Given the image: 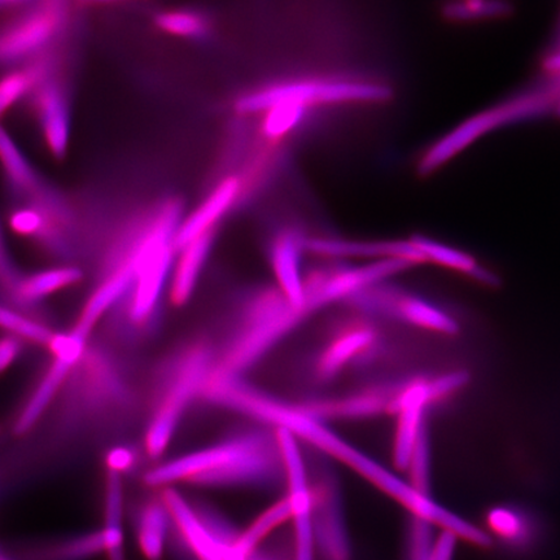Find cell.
I'll return each instance as SVG.
<instances>
[{"mask_svg": "<svg viewBox=\"0 0 560 560\" xmlns=\"http://www.w3.org/2000/svg\"><path fill=\"white\" fill-rule=\"evenodd\" d=\"M202 401L240 412L258 423L271 425L275 430H289L307 446L352 468L370 485L409 510L412 516L438 525L462 540L481 548L492 544L485 530L440 505L432 497L417 492L408 480L401 479L359 447L348 443L326 423L301 415L293 402L269 395L268 392L249 384L245 377L213 376L202 392Z\"/></svg>", "mask_w": 560, "mask_h": 560, "instance_id": "1", "label": "cell"}, {"mask_svg": "<svg viewBox=\"0 0 560 560\" xmlns=\"http://www.w3.org/2000/svg\"><path fill=\"white\" fill-rule=\"evenodd\" d=\"M140 402L136 375L115 346L91 339L47 412V443L66 450L122 429Z\"/></svg>", "mask_w": 560, "mask_h": 560, "instance_id": "2", "label": "cell"}, {"mask_svg": "<svg viewBox=\"0 0 560 560\" xmlns=\"http://www.w3.org/2000/svg\"><path fill=\"white\" fill-rule=\"evenodd\" d=\"M177 219L178 209H166L142 240L121 257L136 269L137 278L128 295L109 313L108 336L116 346L143 345L156 335L163 324L161 303L167 280L173 275L174 236L179 228Z\"/></svg>", "mask_w": 560, "mask_h": 560, "instance_id": "3", "label": "cell"}, {"mask_svg": "<svg viewBox=\"0 0 560 560\" xmlns=\"http://www.w3.org/2000/svg\"><path fill=\"white\" fill-rule=\"evenodd\" d=\"M219 357L217 342L208 335L191 336L175 345L153 369L147 387V420L143 450L151 460L164 457L182 418L200 400Z\"/></svg>", "mask_w": 560, "mask_h": 560, "instance_id": "4", "label": "cell"}, {"mask_svg": "<svg viewBox=\"0 0 560 560\" xmlns=\"http://www.w3.org/2000/svg\"><path fill=\"white\" fill-rule=\"evenodd\" d=\"M307 318L278 287H261L237 307L225 339L217 345L213 374L245 377L285 336Z\"/></svg>", "mask_w": 560, "mask_h": 560, "instance_id": "5", "label": "cell"}, {"mask_svg": "<svg viewBox=\"0 0 560 560\" xmlns=\"http://www.w3.org/2000/svg\"><path fill=\"white\" fill-rule=\"evenodd\" d=\"M557 100L558 102L560 100V74H557L549 85L537 90L536 93L517 96L513 101L468 118L424 153L422 160L419 161V173L425 177V175L436 172L439 167L490 130L510 122L525 120V118L548 114L549 109H556Z\"/></svg>", "mask_w": 560, "mask_h": 560, "instance_id": "6", "label": "cell"}, {"mask_svg": "<svg viewBox=\"0 0 560 560\" xmlns=\"http://www.w3.org/2000/svg\"><path fill=\"white\" fill-rule=\"evenodd\" d=\"M285 482L277 433L266 429L241 431L240 450L220 467L195 476L186 485L198 488L276 487Z\"/></svg>", "mask_w": 560, "mask_h": 560, "instance_id": "7", "label": "cell"}, {"mask_svg": "<svg viewBox=\"0 0 560 560\" xmlns=\"http://www.w3.org/2000/svg\"><path fill=\"white\" fill-rule=\"evenodd\" d=\"M310 471L315 546L326 560H349L350 546L338 472L330 458L313 450Z\"/></svg>", "mask_w": 560, "mask_h": 560, "instance_id": "8", "label": "cell"}, {"mask_svg": "<svg viewBox=\"0 0 560 560\" xmlns=\"http://www.w3.org/2000/svg\"><path fill=\"white\" fill-rule=\"evenodd\" d=\"M385 353L383 336L373 319L354 314L342 320L328 336L312 363V381L331 383L350 368L373 366Z\"/></svg>", "mask_w": 560, "mask_h": 560, "instance_id": "9", "label": "cell"}, {"mask_svg": "<svg viewBox=\"0 0 560 560\" xmlns=\"http://www.w3.org/2000/svg\"><path fill=\"white\" fill-rule=\"evenodd\" d=\"M415 268L402 260H376L362 266H327L313 269L303 278V303L301 310L311 317L315 312L335 303H345L357 292L385 279Z\"/></svg>", "mask_w": 560, "mask_h": 560, "instance_id": "10", "label": "cell"}, {"mask_svg": "<svg viewBox=\"0 0 560 560\" xmlns=\"http://www.w3.org/2000/svg\"><path fill=\"white\" fill-rule=\"evenodd\" d=\"M392 96L387 86L349 81H300L270 86L244 95L236 102L242 114H256L282 103L300 105L345 102H383Z\"/></svg>", "mask_w": 560, "mask_h": 560, "instance_id": "11", "label": "cell"}, {"mask_svg": "<svg viewBox=\"0 0 560 560\" xmlns=\"http://www.w3.org/2000/svg\"><path fill=\"white\" fill-rule=\"evenodd\" d=\"M404 383L405 376L365 385L347 395L307 397L293 405L301 415L324 423L328 420H360L390 416Z\"/></svg>", "mask_w": 560, "mask_h": 560, "instance_id": "12", "label": "cell"}, {"mask_svg": "<svg viewBox=\"0 0 560 560\" xmlns=\"http://www.w3.org/2000/svg\"><path fill=\"white\" fill-rule=\"evenodd\" d=\"M285 468L287 497L295 528V560H314L315 538L310 471L299 440L289 430H276Z\"/></svg>", "mask_w": 560, "mask_h": 560, "instance_id": "13", "label": "cell"}, {"mask_svg": "<svg viewBox=\"0 0 560 560\" xmlns=\"http://www.w3.org/2000/svg\"><path fill=\"white\" fill-rule=\"evenodd\" d=\"M80 360L72 357L54 355L50 366L45 371L40 382L35 385L32 395L21 406L18 416L12 422V433L18 438H25L37 429L42 419L47 416L58 398L70 371Z\"/></svg>", "mask_w": 560, "mask_h": 560, "instance_id": "14", "label": "cell"}, {"mask_svg": "<svg viewBox=\"0 0 560 560\" xmlns=\"http://www.w3.org/2000/svg\"><path fill=\"white\" fill-rule=\"evenodd\" d=\"M161 501L170 511L173 530L182 545L198 560H223V551L209 535L190 501L174 487L161 489Z\"/></svg>", "mask_w": 560, "mask_h": 560, "instance_id": "15", "label": "cell"}, {"mask_svg": "<svg viewBox=\"0 0 560 560\" xmlns=\"http://www.w3.org/2000/svg\"><path fill=\"white\" fill-rule=\"evenodd\" d=\"M304 249L327 258H380L402 260L415 266L425 264V258L411 241L349 242L328 237H305Z\"/></svg>", "mask_w": 560, "mask_h": 560, "instance_id": "16", "label": "cell"}, {"mask_svg": "<svg viewBox=\"0 0 560 560\" xmlns=\"http://www.w3.org/2000/svg\"><path fill=\"white\" fill-rule=\"evenodd\" d=\"M242 192V184L237 178H228L221 182L219 187L209 195V198L202 202L199 209L182 222L177 233L174 236L175 250H182L188 244L200 236L214 231L215 223L221 217L235 205Z\"/></svg>", "mask_w": 560, "mask_h": 560, "instance_id": "17", "label": "cell"}, {"mask_svg": "<svg viewBox=\"0 0 560 560\" xmlns=\"http://www.w3.org/2000/svg\"><path fill=\"white\" fill-rule=\"evenodd\" d=\"M60 11H39L0 35V60L21 58L37 50L58 30Z\"/></svg>", "mask_w": 560, "mask_h": 560, "instance_id": "18", "label": "cell"}, {"mask_svg": "<svg viewBox=\"0 0 560 560\" xmlns=\"http://www.w3.org/2000/svg\"><path fill=\"white\" fill-rule=\"evenodd\" d=\"M305 237L295 231H284L271 245L270 261L278 282V289L298 307L303 303V275L300 257Z\"/></svg>", "mask_w": 560, "mask_h": 560, "instance_id": "19", "label": "cell"}, {"mask_svg": "<svg viewBox=\"0 0 560 560\" xmlns=\"http://www.w3.org/2000/svg\"><path fill=\"white\" fill-rule=\"evenodd\" d=\"M82 278V270L75 266H62L24 277L19 287V312L48 325L45 315L38 312L40 301L67 287L80 283Z\"/></svg>", "mask_w": 560, "mask_h": 560, "instance_id": "20", "label": "cell"}, {"mask_svg": "<svg viewBox=\"0 0 560 560\" xmlns=\"http://www.w3.org/2000/svg\"><path fill=\"white\" fill-rule=\"evenodd\" d=\"M213 242L214 231H210L180 250L170 285V301L173 306H185L191 300Z\"/></svg>", "mask_w": 560, "mask_h": 560, "instance_id": "21", "label": "cell"}, {"mask_svg": "<svg viewBox=\"0 0 560 560\" xmlns=\"http://www.w3.org/2000/svg\"><path fill=\"white\" fill-rule=\"evenodd\" d=\"M390 320L401 322L422 330L454 335L459 330L457 320L429 301L400 291L390 312Z\"/></svg>", "mask_w": 560, "mask_h": 560, "instance_id": "22", "label": "cell"}, {"mask_svg": "<svg viewBox=\"0 0 560 560\" xmlns=\"http://www.w3.org/2000/svg\"><path fill=\"white\" fill-rule=\"evenodd\" d=\"M136 528L143 556L149 560H161L173 528L170 511L161 499L147 501L140 506Z\"/></svg>", "mask_w": 560, "mask_h": 560, "instance_id": "23", "label": "cell"}, {"mask_svg": "<svg viewBox=\"0 0 560 560\" xmlns=\"http://www.w3.org/2000/svg\"><path fill=\"white\" fill-rule=\"evenodd\" d=\"M289 520H292V506L289 497L285 495L277 501L275 505L266 509L260 516L249 524L248 528L241 532L234 545L226 551L223 560H248L255 555L264 538Z\"/></svg>", "mask_w": 560, "mask_h": 560, "instance_id": "24", "label": "cell"}, {"mask_svg": "<svg viewBox=\"0 0 560 560\" xmlns=\"http://www.w3.org/2000/svg\"><path fill=\"white\" fill-rule=\"evenodd\" d=\"M103 537L110 560H124V485L122 475L107 470L105 478Z\"/></svg>", "mask_w": 560, "mask_h": 560, "instance_id": "25", "label": "cell"}, {"mask_svg": "<svg viewBox=\"0 0 560 560\" xmlns=\"http://www.w3.org/2000/svg\"><path fill=\"white\" fill-rule=\"evenodd\" d=\"M40 115L48 147L56 158L65 156L69 140V112L58 89L45 90L40 97Z\"/></svg>", "mask_w": 560, "mask_h": 560, "instance_id": "26", "label": "cell"}, {"mask_svg": "<svg viewBox=\"0 0 560 560\" xmlns=\"http://www.w3.org/2000/svg\"><path fill=\"white\" fill-rule=\"evenodd\" d=\"M0 330L18 336L25 342H33V345L46 348L50 347L58 334L50 326L2 303H0Z\"/></svg>", "mask_w": 560, "mask_h": 560, "instance_id": "27", "label": "cell"}, {"mask_svg": "<svg viewBox=\"0 0 560 560\" xmlns=\"http://www.w3.org/2000/svg\"><path fill=\"white\" fill-rule=\"evenodd\" d=\"M105 551L103 532L70 538L40 549L34 560H83Z\"/></svg>", "mask_w": 560, "mask_h": 560, "instance_id": "28", "label": "cell"}, {"mask_svg": "<svg viewBox=\"0 0 560 560\" xmlns=\"http://www.w3.org/2000/svg\"><path fill=\"white\" fill-rule=\"evenodd\" d=\"M411 242L422 252L427 262L431 261L445 266V268L464 271L468 276H471L474 270L478 268V264L475 262L470 255L452 248L450 245L441 244L431 241L430 237L420 235L412 236Z\"/></svg>", "mask_w": 560, "mask_h": 560, "instance_id": "29", "label": "cell"}, {"mask_svg": "<svg viewBox=\"0 0 560 560\" xmlns=\"http://www.w3.org/2000/svg\"><path fill=\"white\" fill-rule=\"evenodd\" d=\"M408 481L410 486L420 494L432 497L431 494V438L429 423H424L420 430L415 450H412L409 460Z\"/></svg>", "mask_w": 560, "mask_h": 560, "instance_id": "30", "label": "cell"}, {"mask_svg": "<svg viewBox=\"0 0 560 560\" xmlns=\"http://www.w3.org/2000/svg\"><path fill=\"white\" fill-rule=\"evenodd\" d=\"M0 163L15 184L26 188H32L35 185L32 165L27 163L23 152L19 150L18 144L13 142L2 126H0Z\"/></svg>", "mask_w": 560, "mask_h": 560, "instance_id": "31", "label": "cell"}, {"mask_svg": "<svg viewBox=\"0 0 560 560\" xmlns=\"http://www.w3.org/2000/svg\"><path fill=\"white\" fill-rule=\"evenodd\" d=\"M264 132L270 139H279L296 128L304 116L305 107L296 103H282L266 110Z\"/></svg>", "mask_w": 560, "mask_h": 560, "instance_id": "32", "label": "cell"}, {"mask_svg": "<svg viewBox=\"0 0 560 560\" xmlns=\"http://www.w3.org/2000/svg\"><path fill=\"white\" fill-rule=\"evenodd\" d=\"M511 7L503 2H465L451 3L444 7L446 19L455 21H471L508 16Z\"/></svg>", "mask_w": 560, "mask_h": 560, "instance_id": "33", "label": "cell"}, {"mask_svg": "<svg viewBox=\"0 0 560 560\" xmlns=\"http://www.w3.org/2000/svg\"><path fill=\"white\" fill-rule=\"evenodd\" d=\"M24 277L19 275L15 265L11 261L9 250H7L3 240L2 229H0V296L4 300V305L19 312V287Z\"/></svg>", "mask_w": 560, "mask_h": 560, "instance_id": "34", "label": "cell"}, {"mask_svg": "<svg viewBox=\"0 0 560 560\" xmlns=\"http://www.w3.org/2000/svg\"><path fill=\"white\" fill-rule=\"evenodd\" d=\"M161 30L180 37H201L207 33L206 21L191 12H166L158 18Z\"/></svg>", "mask_w": 560, "mask_h": 560, "instance_id": "35", "label": "cell"}, {"mask_svg": "<svg viewBox=\"0 0 560 560\" xmlns=\"http://www.w3.org/2000/svg\"><path fill=\"white\" fill-rule=\"evenodd\" d=\"M488 524L494 534L499 535L511 545L522 546L527 544V540H525L527 530H525L521 517L511 513L510 510H493L492 513L489 514Z\"/></svg>", "mask_w": 560, "mask_h": 560, "instance_id": "36", "label": "cell"}, {"mask_svg": "<svg viewBox=\"0 0 560 560\" xmlns=\"http://www.w3.org/2000/svg\"><path fill=\"white\" fill-rule=\"evenodd\" d=\"M433 525L412 516L409 530V560H430L433 548Z\"/></svg>", "mask_w": 560, "mask_h": 560, "instance_id": "37", "label": "cell"}, {"mask_svg": "<svg viewBox=\"0 0 560 560\" xmlns=\"http://www.w3.org/2000/svg\"><path fill=\"white\" fill-rule=\"evenodd\" d=\"M32 85V75L11 73L0 80V117L23 96Z\"/></svg>", "mask_w": 560, "mask_h": 560, "instance_id": "38", "label": "cell"}, {"mask_svg": "<svg viewBox=\"0 0 560 560\" xmlns=\"http://www.w3.org/2000/svg\"><path fill=\"white\" fill-rule=\"evenodd\" d=\"M138 465V453L132 446L116 445L105 455L107 470L120 475L128 474Z\"/></svg>", "mask_w": 560, "mask_h": 560, "instance_id": "39", "label": "cell"}, {"mask_svg": "<svg viewBox=\"0 0 560 560\" xmlns=\"http://www.w3.org/2000/svg\"><path fill=\"white\" fill-rule=\"evenodd\" d=\"M25 341L10 334L0 336V374L5 373L23 352Z\"/></svg>", "mask_w": 560, "mask_h": 560, "instance_id": "40", "label": "cell"}, {"mask_svg": "<svg viewBox=\"0 0 560 560\" xmlns=\"http://www.w3.org/2000/svg\"><path fill=\"white\" fill-rule=\"evenodd\" d=\"M11 226L20 235L37 234L44 228V219L35 210L23 209L12 215Z\"/></svg>", "mask_w": 560, "mask_h": 560, "instance_id": "41", "label": "cell"}, {"mask_svg": "<svg viewBox=\"0 0 560 560\" xmlns=\"http://www.w3.org/2000/svg\"><path fill=\"white\" fill-rule=\"evenodd\" d=\"M457 540L458 537L451 534V532H441L435 544H433L430 560H453Z\"/></svg>", "mask_w": 560, "mask_h": 560, "instance_id": "42", "label": "cell"}, {"mask_svg": "<svg viewBox=\"0 0 560 560\" xmlns=\"http://www.w3.org/2000/svg\"><path fill=\"white\" fill-rule=\"evenodd\" d=\"M476 280H479V282L485 283L487 285H499L500 279L497 278L492 271H489L485 268H481V266L478 265V268H476L471 275Z\"/></svg>", "mask_w": 560, "mask_h": 560, "instance_id": "43", "label": "cell"}, {"mask_svg": "<svg viewBox=\"0 0 560 560\" xmlns=\"http://www.w3.org/2000/svg\"><path fill=\"white\" fill-rule=\"evenodd\" d=\"M544 67L550 73L560 74V51L550 55L549 58L545 60Z\"/></svg>", "mask_w": 560, "mask_h": 560, "instance_id": "44", "label": "cell"}, {"mask_svg": "<svg viewBox=\"0 0 560 560\" xmlns=\"http://www.w3.org/2000/svg\"><path fill=\"white\" fill-rule=\"evenodd\" d=\"M556 112H557V115L560 117V100L557 103Z\"/></svg>", "mask_w": 560, "mask_h": 560, "instance_id": "45", "label": "cell"}, {"mask_svg": "<svg viewBox=\"0 0 560 560\" xmlns=\"http://www.w3.org/2000/svg\"><path fill=\"white\" fill-rule=\"evenodd\" d=\"M0 560H4V559L0 558Z\"/></svg>", "mask_w": 560, "mask_h": 560, "instance_id": "46", "label": "cell"}, {"mask_svg": "<svg viewBox=\"0 0 560 560\" xmlns=\"http://www.w3.org/2000/svg\"><path fill=\"white\" fill-rule=\"evenodd\" d=\"M0 431H2V430H0Z\"/></svg>", "mask_w": 560, "mask_h": 560, "instance_id": "47", "label": "cell"}]
</instances>
